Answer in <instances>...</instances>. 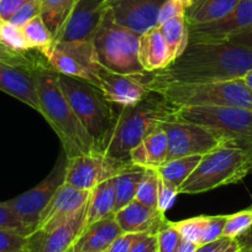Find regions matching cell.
<instances>
[{"mask_svg":"<svg viewBox=\"0 0 252 252\" xmlns=\"http://www.w3.org/2000/svg\"><path fill=\"white\" fill-rule=\"evenodd\" d=\"M252 69V50L224 42L188 43L168 66L146 72L150 91L167 84H202L242 78Z\"/></svg>","mask_w":252,"mask_h":252,"instance_id":"6da1fadb","label":"cell"},{"mask_svg":"<svg viewBox=\"0 0 252 252\" xmlns=\"http://www.w3.org/2000/svg\"><path fill=\"white\" fill-rule=\"evenodd\" d=\"M41 115L61 140L67 158L99 152L96 145L63 95L57 83V72L38 63L33 68Z\"/></svg>","mask_w":252,"mask_h":252,"instance_id":"7a4b0ae2","label":"cell"},{"mask_svg":"<svg viewBox=\"0 0 252 252\" xmlns=\"http://www.w3.org/2000/svg\"><path fill=\"white\" fill-rule=\"evenodd\" d=\"M252 172V144L226 140L208 154L179 188V194H200L241 182Z\"/></svg>","mask_w":252,"mask_h":252,"instance_id":"3957f363","label":"cell"},{"mask_svg":"<svg viewBox=\"0 0 252 252\" xmlns=\"http://www.w3.org/2000/svg\"><path fill=\"white\" fill-rule=\"evenodd\" d=\"M173 109L157 93L151 92L144 100L121 108L103 146V154L119 161L130 162V151L169 119Z\"/></svg>","mask_w":252,"mask_h":252,"instance_id":"277c9868","label":"cell"},{"mask_svg":"<svg viewBox=\"0 0 252 252\" xmlns=\"http://www.w3.org/2000/svg\"><path fill=\"white\" fill-rule=\"evenodd\" d=\"M57 83L77 118L94 140L98 151L101 152L116 119L113 103L98 87L84 79L57 73Z\"/></svg>","mask_w":252,"mask_h":252,"instance_id":"5b68a950","label":"cell"},{"mask_svg":"<svg viewBox=\"0 0 252 252\" xmlns=\"http://www.w3.org/2000/svg\"><path fill=\"white\" fill-rule=\"evenodd\" d=\"M151 92L172 109L184 106H232L252 110V89L242 78L202 84H167Z\"/></svg>","mask_w":252,"mask_h":252,"instance_id":"8992f818","label":"cell"},{"mask_svg":"<svg viewBox=\"0 0 252 252\" xmlns=\"http://www.w3.org/2000/svg\"><path fill=\"white\" fill-rule=\"evenodd\" d=\"M140 36L116 24L108 9L93 37L99 64L115 73H144L139 61Z\"/></svg>","mask_w":252,"mask_h":252,"instance_id":"52a82bcc","label":"cell"},{"mask_svg":"<svg viewBox=\"0 0 252 252\" xmlns=\"http://www.w3.org/2000/svg\"><path fill=\"white\" fill-rule=\"evenodd\" d=\"M172 119L194 124L222 139L252 144V110L232 106H184L172 110Z\"/></svg>","mask_w":252,"mask_h":252,"instance_id":"ba28073f","label":"cell"},{"mask_svg":"<svg viewBox=\"0 0 252 252\" xmlns=\"http://www.w3.org/2000/svg\"><path fill=\"white\" fill-rule=\"evenodd\" d=\"M42 55L48 66L57 73L84 79L94 86L96 84V73L101 66L96 60L93 40L71 42L53 41Z\"/></svg>","mask_w":252,"mask_h":252,"instance_id":"9c48e42d","label":"cell"},{"mask_svg":"<svg viewBox=\"0 0 252 252\" xmlns=\"http://www.w3.org/2000/svg\"><path fill=\"white\" fill-rule=\"evenodd\" d=\"M66 166L67 156L64 152H62L51 173L41 183L29 189L28 192L4 202L5 205H8L18 215L19 219L25 224L31 234L37 229L38 220H40L42 210L57 192V189L64 183Z\"/></svg>","mask_w":252,"mask_h":252,"instance_id":"30bf717a","label":"cell"},{"mask_svg":"<svg viewBox=\"0 0 252 252\" xmlns=\"http://www.w3.org/2000/svg\"><path fill=\"white\" fill-rule=\"evenodd\" d=\"M166 132L168 140L167 161L187 156H203L226 141L210 130L194 124L184 123L169 118L161 121L158 125Z\"/></svg>","mask_w":252,"mask_h":252,"instance_id":"8fae6325","label":"cell"},{"mask_svg":"<svg viewBox=\"0 0 252 252\" xmlns=\"http://www.w3.org/2000/svg\"><path fill=\"white\" fill-rule=\"evenodd\" d=\"M130 164L131 162L111 158L103 152L72 157L67 158L64 183L73 188L92 192L98 184L116 177Z\"/></svg>","mask_w":252,"mask_h":252,"instance_id":"7c38bea8","label":"cell"},{"mask_svg":"<svg viewBox=\"0 0 252 252\" xmlns=\"http://www.w3.org/2000/svg\"><path fill=\"white\" fill-rule=\"evenodd\" d=\"M109 0H77L68 18L53 36L57 42L92 41L106 10Z\"/></svg>","mask_w":252,"mask_h":252,"instance_id":"4fadbf2b","label":"cell"},{"mask_svg":"<svg viewBox=\"0 0 252 252\" xmlns=\"http://www.w3.org/2000/svg\"><path fill=\"white\" fill-rule=\"evenodd\" d=\"M95 86L110 103L121 108L135 105L151 93L146 72L141 74H121L100 67L96 73Z\"/></svg>","mask_w":252,"mask_h":252,"instance_id":"5bb4252c","label":"cell"},{"mask_svg":"<svg viewBox=\"0 0 252 252\" xmlns=\"http://www.w3.org/2000/svg\"><path fill=\"white\" fill-rule=\"evenodd\" d=\"M88 203L50 231L36 230L28 236V252H68L86 227Z\"/></svg>","mask_w":252,"mask_h":252,"instance_id":"9a60e30c","label":"cell"},{"mask_svg":"<svg viewBox=\"0 0 252 252\" xmlns=\"http://www.w3.org/2000/svg\"><path fill=\"white\" fill-rule=\"evenodd\" d=\"M252 26V0H239L234 10L221 20L188 26L189 43L224 42Z\"/></svg>","mask_w":252,"mask_h":252,"instance_id":"2e32d148","label":"cell"},{"mask_svg":"<svg viewBox=\"0 0 252 252\" xmlns=\"http://www.w3.org/2000/svg\"><path fill=\"white\" fill-rule=\"evenodd\" d=\"M166 0H109L108 9L114 21L142 35L158 26V14Z\"/></svg>","mask_w":252,"mask_h":252,"instance_id":"e0dca14e","label":"cell"},{"mask_svg":"<svg viewBox=\"0 0 252 252\" xmlns=\"http://www.w3.org/2000/svg\"><path fill=\"white\" fill-rule=\"evenodd\" d=\"M89 197V190H82L63 183L41 213L36 230L50 231L55 229L86 205Z\"/></svg>","mask_w":252,"mask_h":252,"instance_id":"ac0fdd59","label":"cell"},{"mask_svg":"<svg viewBox=\"0 0 252 252\" xmlns=\"http://www.w3.org/2000/svg\"><path fill=\"white\" fill-rule=\"evenodd\" d=\"M35 67L16 66L0 61V91L23 101L41 114L40 99L33 77Z\"/></svg>","mask_w":252,"mask_h":252,"instance_id":"d6986e66","label":"cell"},{"mask_svg":"<svg viewBox=\"0 0 252 252\" xmlns=\"http://www.w3.org/2000/svg\"><path fill=\"white\" fill-rule=\"evenodd\" d=\"M123 232L156 235L168 222L163 213L134 199L114 214Z\"/></svg>","mask_w":252,"mask_h":252,"instance_id":"ffe728a7","label":"cell"},{"mask_svg":"<svg viewBox=\"0 0 252 252\" xmlns=\"http://www.w3.org/2000/svg\"><path fill=\"white\" fill-rule=\"evenodd\" d=\"M123 234L115 218L110 217L87 225L72 246L73 252H105L111 242Z\"/></svg>","mask_w":252,"mask_h":252,"instance_id":"44dd1931","label":"cell"},{"mask_svg":"<svg viewBox=\"0 0 252 252\" xmlns=\"http://www.w3.org/2000/svg\"><path fill=\"white\" fill-rule=\"evenodd\" d=\"M168 140L166 132L157 127L130 151V162L142 168L157 169L167 162Z\"/></svg>","mask_w":252,"mask_h":252,"instance_id":"7402d4cb","label":"cell"},{"mask_svg":"<svg viewBox=\"0 0 252 252\" xmlns=\"http://www.w3.org/2000/svg\"><path fill=\"white\" fill-rule=\"evenodd\" d=\"M139 61L145 72L159 71L172 62L169 50L158 26L150 29L140 36Z\"/></svg>","mask_w":252,"mask_h":252,"instance_id":"603a6c76","label":"cell"},{"mask_svg":"<svg viewBox=\"0 0 252 252\" xmlns=\"http://www.w3.org/2000/svg\"><path fill=\"white\" fill-rule=\"evenodd\" d=\"M239 0H190L184 9L188 26L204 25L229 15Z\"/></svg>","mask_w":252,"mask_h":252,"instance_id":"cb8c5ba5","label":"cell"},{"mask_svg":"<svg viewBox=\"0 0 252 252\" xmlns=\"http://www.w3.org/2000/svg\"><path fill=\"white\" fill-rule=\"evenodd\" d=\"M114 178L98 184L91 192L86 226L99 221V220L114 217V204H115V189H114L115 179Z\"/></svg>","mask_w":252,"mask_h":252,"instance_id":"d4e9b609","label":"cell"},{"mask_svg":"<svg viewBox=\"0 0 252 252\" xmlns=\"http://www.w3.org/2000/svg\"><path fill=\"white\" fill-rule=\"evenodd\" d=\"M144 173L145 168L131 163L114 178L115 179L114 181V189H115L114 214L135 199Z\"/></svg>","mask_w":252,"mask_h":252,"instance_id":"484cf974","label":"cell"},{"mask_svg":"<svg viewBox=\"0 0 252 252\" xmlns=\"http://www.w3.org/2000/svg\"><path fill=\"white\" fill-rule=\"evenodd\" d=\"M200 159H202V156H199V155L171 159V161H167L166 163L158 167L157 173L162 181L179 190L182 184L197 168Z\"/></svg>","mask_w":252,"mask_h":252,"instance_id":"4316f807","label":"cell"},{"mask_svg":"<svg viewBox=\"0 0 252 252\" xmlns=\"http://www.w3.org/2000/svg\"><path fill=\"white\" fill-rule=\"evenodd\" d=\"M172 61L178 57L189 43V30L184 16H177L158 25Z\"/></svg>","mask_w":252,"mask_h":252,"instance_id":"83f0119b","label":"cell"},{"mask_svg":"<svg viewBox=\"0 0 252 252\" xmlns=\"http://www.w3.org/2000/svg\"><path fill=\"white\" fill-rule=\"evenodd\" d=\"M43 23L53 36L68 18L77 0H38Z\"/></svg>","mask_w":252,"mask_h":252,"instance_id":"f1b7e54d","label":"cell"},{"mask_svg":"<svg viewBox=\"0 0 252 252\" xmlns=\"http://www.w3.org/2000/svg\"><path fill=\"white\" fill-rule=\"evenodd\" d=\"M21 31L31 50H38L43 53L53 42V35L45 25L40 15L25 24L21 28Z\"/></svg>","mask_w":252,"mask_h":252,"instance_id":"f546056e","label":"cell"},{"mask_svg":"<svg viewBox=\"0 0 252 252\" xmlns=\"http://www.w3.org/2000/svg\"><path fill=\"white\" fill-rule=\"evenodd\" d=\"M159 176L157 169L145 168V173L142 176L141 182L137 188L135 199L139 200L142 204L150 208L157 209V195H158ZM158 210V209H157Z\"/></svg>","mask_w":252,"mask_h":252,"instance_id":"4dcf8cb0","label":"cell"},{"mask_svg":"<svg viewBox=\"0 0 252 252\" xmlns=\"http://www.w3.org/2000/svg\"><path fill=\"white\" fill-rule=\"evenodd\" d=\"M207 221L208 217L202 215V217L190 218V219L173 222V226L181 234L182 239L194 242L198 246H200L203 236H204L205 227H207Z\"/></svg>","mask_w":252,"mask_h":252,"instance_id":"1f68e13d","label":"cell"},{"mask_svg":"<svg viewBox=\"0 0 252 252\" xmlns=\"http://www.w3.org/2000/svg\"><path fill=\"white\" fill-rule=\"evenodd\" d=\"M251 226L252 210L249 208L246 210L227 215L224 230H222V236L230 237V239H239L245 232L249 231Z\"/></svg>","mask_w":252,"mask_h":252,"instance_id":"d6a6232c","label":"cell"},{"mask_svg":"<svg viewBox=\"0 0 252 252\" xmlns=\"http://www.w3.org/2000/svg\"><path fill=\"white\" fill-rule=\"evenodd\" d=\"M0 42L15 52H28L31 50L21 29L11 25L9 21H0Z\"/></svg>","mask_w":252,"mask_h":252,"instance_id":"836d02e7","label":"cell"},{"mask_svg":"<svg viewBox=\"0 0 252 252\" xmlns=\"http://www.w3.org/2000/svg\"><path fill=\"white\" fill-rule=\"evenodd\" d=\"M157 244H158V252H176L177 247L181 244L182 236L173 222L168 221L158 232L156 234Z\"/></svg>","mask_w":252,"mask_h":252,"instance_id":"e575fe53","label":"cell"},{"mask_svg":"<svg viewBox=\"0 0 252 252\" xmlns=\"http://www.w3.org/2000/svg\"><path fill=\"white\" fill-rule=\"evenodd\" d=\"M28 236L14 230L0 229V252H19L26 249Z\"/></svg>","mask_w":252,"mask_h":252,"instance_id":"d590c367","label":"cell"},{"mask_svg":"<svg viewBox=\"0 0 252 252\" xmlns=\"http://www.w3.org/2000/svg\"><path fill=\"white\" fill-rule=\"evenodd\" d=\"M0 229L14 230L25 236H30L31 231L25 226L23 221L18 218V215L5 205V203H0Z\"/></svg>","mask_w":252,"mask_h":252,"instance_id":"8d00e7d4","label":"cell"},{"mask_svg":"<svg viewBox=\"0 0 252 252\" xmlns=\"http://www.w3.org/2000/svg\"><path fill=\"white\" fill-rule=\"evenodd\" d=\"M41 14V5L38 0H32L30 3L25 4L23 8L19 9L11 19L9 20V23L11 25L16 26V28L21 29L25 24H28L29 21L32 20L33 18L38 16Z\"/></svg>","mask_w":252,"mask_h":252,"instance_id":"74e56055","label":"cell"},{"mask_svg":"<svg viewBox=\"0 0 252 252\" xmlns=\"http://www.w3.org/2000/svg\"><path fill=\"white\" fill-rule=\"evenodd\" d=\"M197 252H241V246L237 239L221 236L215 241L200 245Z\"/></svg>","mask_w":252,"mask_h":252,"instance_id":"f35d334b","label":"cell"},{"mask_svg":"<svg viewBox=\"0 0 252 252\" xmlns=\"http://www.w3.org/2000/svg\"><path fill=\"white\" fill-rule=\"evenodd\" d=\"M178 194V189L173 188V187L167 184L166 182H163L159 178L158 195H157V209L164 214L167 210L171 209Z\"/></svg>","mask_w":252,"mask_h":252,"instance_id":"ab89813d","label":"cell"},{"mask_svg":"<svg viewBox=\"0 0 252 252\" xmlns=\"http://www.w3.org/2000/svg\"><path fill=\"white\" fill-rule=\"evenodd\" d=\"M146 234H130V232H123L119 235L115 240L106 249L105 252H130L134 245L139 241L141 237Z\"/></svg>","mask_w":252,"mask_h":252,"instance_id":"60d3db41","label":"cell"},{"mask_svg":"<svg viewBox=\"0 0 252 252\" xmlns=\"http://www.w3.org/2000/svg\"><path fill=\"white\" fill-rule=\"evenodd\" d=\"M184 9L186 6L176 0H166V3L162 5L158 14V25L163 24L164 21L171 20L177 16H184Z\"/></svg>","mask_w":252,"mask_h":252,"instance_id":"b9f144b4","label":"cell"},{"mask_svg":"<svg viewBox=\"0 0 252 252\" xmlns=\"http://www.w3.org/2000/svg\"><path fill=\"white\" fill-rule=\"evenodd\" d=\"M32 0H0V20L9 21L11 16Z\"/></svg>","mask_w":252,"mask_h":252,"instance_id":"7bdbcfd3","label":"cell"},{"mask_svg":"<svg viewBox=\"0 0 252 252\" xmlns=\"http://www.w3.org/2000/svg\"><path fill=\"white\" fill-rule=\"evenodd\" d=\"M130 252H158L156 235L146 234L139 240Z\"/></svg>","mask_w":252,"mask_h":252,"instance_id":"ee69618b","label":"cell"},{"mask_svg":"<svg viewBox=\"0 0 252 252\" xmlns=\"http://www.w3.org/2000/svg\"><path fill=\"white\" fill-rule=\"evenodd\" d=\"M227 41L252 50V26L251 28L246 29V30L241 31V32L236 33V35L231 36Z\"/></svg>","mask_w":252,"mask_h":252,"instance_id":"f6af8a7d","label":"cell"},{"mask_svg":"<svg viewBox=\"0 0 252 252\" xmlns=\"http://www.w3.org/2000/svg\"><path fill=\"white\" fill-rule=\"evenodd\" d=\"M237 241L241 246V251L252 252V226L250 227L249 231L245 232L242 236H240Z\"/></svg>","mask_w":252,"mask_h":252,"instance_id":"bcb514c9","label":"cell"},{"mask_svg":"<svg viewBox=\"0 0 252 252\" xmlns=\"http://www.w3.org/2000/svg\"><path fill=\"white\" fill-rule=\"evenodd\" d=\"M198 247L199 246H198L197 244H194V242H190L188 241V240L182 239L181 244L177 247L176 252H197Z\"/></svg>","mask_w":252,"mask_h":252,"instance_id":"7dc6e473","label":"cell"},{"mask_svg":"<svg viewBox=\"0 0 252 252\" xmlns=\"http://www.w3.org/2000/svg\"><path fill=\"white\" fill-rule=\"evenodd\" d=\"M244 82L246 83V86L249 87L250 89H252V69L250 72H247L244 77H242Z\"/></svg>","mask_w":252,"mask_h":252,"instance_id":"c3c4849f","label":"cell"},{"mask_svg":"<svg viewBox=\"0 0 252 252\" xmlns=\"http://www.w3.org/2000/svg\"><path fill=\"white\" fill-rule=\"evenodd\" d=\"M176 1H179V3L183 4L184 6H187L189 4V1H190V0H176Z\"/></svg>","mask_w":252,"mask_h":252,"instance_id":"681fc988","label":"cell"},{"mask_svg":"<svg viewBox=\"0 0 252 252\" xmlns=\"http://www.w3.org/2000/svg\"><path fill=\"white\" fill-rule=\"evenodd\" d=\"M19 252H28V250H26V249L25 250H21V251H19Z\"/></svg>","mask_w":252,"mask_h":252,"instance_id":"f907efd6","label":"cell"},{"mask_svg":"<svg viewBox=\"0 0 252 252\" xmlns=\"http://www.w3.org/2000/svg\"><path fill=\"white\" fill-rule=\"evenodd\" d=\"M68 252H73V250H72V249H69V250H68Z\"/></svg>","mask_w":252,"mask_h":252,"instance_id":"816d5d0a","label":"cell"},{"mask_svg":"<svg viewBox=\"0 0 252 252\" xmlns=\"http://www.w3.org/2000/svg\"><path fill=\"white\" fill-rule=\"evenodd\" d=\"M250 209H251V210H252V205H251V207H250Z\"/></svg>","mask_w":252,"mask_h":252,"instance_id":"f5cc1de1","label":"cell"},{"mask_svg":"<svg viewBox=\"0 0 252 252\" xmlns=\"http://www.w3.org/2000/svg\"><path fill=\"white\" fill-rule=\"evenodd\" d=\"M241 252H244V251H241Z\"/></svg>","mask_w":252,"mask_h":252,"instance_id":"db71d44e","label":"cell"},{"mask_svg":"<svg viewBox=\"0 0 252 252\" xmlns=\"http://www.w3.org/2000/svg\"><path fill=\"white\" fill-rule=\"evenodd\" d=\"M0 21H1V20H0Z\"/></svg>","mask_w":252,"mask_h":252,"instance_id":"11a10c76","label":"cell"},{"mask_svg":"<svg viewBox=\"0 0 252 252\" xmlns=\"http://www.w3.org/2000/svg\"><path fill=\"white\" fill-rule=\"evenodd\" d=\"M251 173H252V172H251Z\"/></svg>","mask_w":252,"mask_h":252,"instance_id":"9f6ffc18","label":"cell"}]
</instances>
